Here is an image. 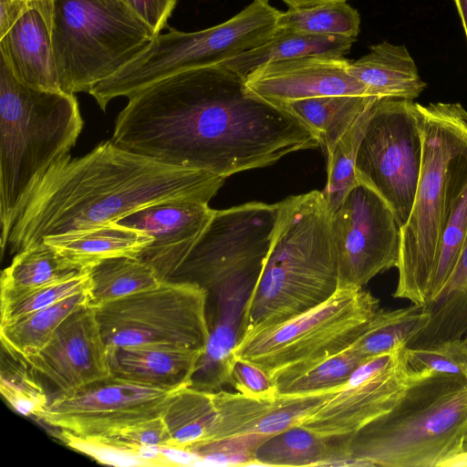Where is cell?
Here are the masks:
<instances>
[{
	"label": "cell",
	"mask_w": 467,
	"mask_h": 467,
	"mask_svg": "<svg viewBox=\"0 0 467 467\" xmlns=\"http://www.w3.org/2000/svg\"><path fill=\"white\" fill-rule=\"evenodd\" d=\"M410 374L399 403L353 436V466L441 467L465 450L467 379Z\"/></svg>",
	"instance_id": "obj_6"
},
{
	"label": "cell",
	"mask_w": 467,
	"mask_h": 467,
	"mask_svg": "<svg viewBox=\"0 0 467 467\" xmlns=\"http://www.w3.org/2000/svg\"><path fill=\"white\" fill-rule=\"evenodd\" d=\"M441 467H467V449L445 462Z\"/></svg>",
	"instance_id": "obj_48"
},
{
	"label": "cell",
	"mask_w": 467,
	"mask_h": 467,
	"mask_svg": "<svg viewBox=\"0 0 467 467\" xmlns=\"http://www.w3.org/2000/svg\"><path fill=\"white\" fill-rule=\"evenodd\" d=\"M379 308V299L363 287H339L322 304L244 336L234 357L262 368L278 390L348 348Z\"/></svg>",
	"instance_id": "obj_7"
},
{
	"label": "cell",
	"mask_w": 467,
	"mask_h": 467,
	"mask_svg": "<svg viewBox=\"0 0 467 467\" xmlns=\"http://www.w3.org/2000/svg\"><path fill=\"white\" fill-rule=\"evenodd\" d=\"M467 39V0H453Z\"/></svg>",
	"instance_id": "obj_49"
},
{
	"label": "cell",
	"mask_w": 467,
	"mask_h": 467,
	"mask_svg": "<svg viewBox=\"0 0 467 467\" xmlns=\"http://www.w3.org/2000/svg\"><path fill=\"white\" fill-rule=\"evenodd\" d=\"M224 180L165 164L106 140L84 156H65L48 170L16 220L6 248L17 254L46 237L118 222L163 202L209 203Z\"/></svg>",
	"instance_id": "obj_2"
},
{
	"label": "cell",
	"mask_w": 467,
	"mask_h": 467,
	"mask_svg": "<svg viewBox=\"0 0 467 467\" xmlns=\"http://www.w3.org/2000/svg\"><path fill=\"white\" fill-rule=\"evenodd\" d=\"M83 271L63 258L46 243L23 250L14 256L1 275V295L42 286L78 275Z\"/></svg>",
	"instance_id": "obj_32"
},
{
	"label": "cell",
	"mask_w": 467,
	"mask_h": 467,
	"mask_svg": "<svg viewBox=\"0 0 467 467\" xmlns=\"http://www.w3.org/2000/svg\"><path fill=\"white\" fill-rule=\"evenodd\" d=\"M60 89L88 93L156 36L121 0H52Z\"/></svg>",
	"instance_id": "obj_9"
},
{
	"label": "cell",
	"mask_w": 467,
	"mask_h": 467,
	"mask_svg": "<svg viewBox=\"0 0 467 467\" xmlns=\"http://www.w3.org/2000/svg\"><path fill=\"white\" fill-rule=\"evenodd\" d=\"M52 15V0H33L26 12L0 36V51L1 58L19 82L36 88L59 91Z\"/></svg>",
	"instance_id": "obj_21"
},
{
	"label": "cell",
	"mask_w": 467,
	"mask_h": 467,
	"mask_svg": "<svg viewBox=\"0 0 467 467\" xmlns=\"http://www.w3.org/2000/svg\"><path fill=\"white\" fill-rule=\"evenodd\" d=\"M348 72L367 87L370 96L413 100L424 90L416 64L405 46L381 42L350 61Z\"/></svg>",
	"instance_id": "obj_24"
},
{
	"label": "cell",
	"mask_w": 467,
	"mask_h": 467,
	"mask_svg": "<svg viewBox=\"0 0 467 467\" xmlns=\"http://www.w3.org/2000/svg\"><path fill=\"white\" fill-rule=\"evenodd\" d=\"M189 386L163 388L111 375L72 392L59 393L37 419L80 436H111L162 415L172 398Z\"/></svg>",
	"instance_id": "obj_13"
},
{
	"label": "cell",
	"mask_w": 467,
	"mask_h": 467,
	"mask_svg": "<svg viewBox=\"0 0 467 467\" xmlns=\"http://www.w3.org/2000/svg\"><path fill=\"white\" fill-rule=\"evenodd\" d=\"M230 385L249 398L270 400L277 395L276 388L262 368L240 358L233 365Z\"/></svg>",
	"instance_id": "obj_43"
},
{
	"label": "cell",
	"mask_w": 467,
	"mask_h": 467,
	"mask_svg": "<svg viewBox=\"0 0 467 467\" xmlns=\"http://www.w3.org/2000/svg\"><path fill=\"white\" fill-rule=\"evenodd\" d=\"M137 446H166L170 440L163 414L123 428L109 436Z\"/></svg>",
	"instance_id": "obj_44"
},
{
	"label": "cell",
	"mask_w": 467,
	"mask_h": 467,
	"mask_svg": "<svg viewBox=\"0 0 467 467\" xmlns=\"http://www.w3.org/2000/svg\"><path fill=\"white\" fill-rule=\"evenodd\" d=\"M276 29L301 34L356 38L360 16L347 1H330L306 7H289L279 12Z\"/></svg>",
	"instance_id": "obj_34"
},
{
	"label": "cell",
	"mask_w": 467,
	"mask_h": 467,
	"mask_svg": "<svg viewBox=\"0 0 467 467\" xmlns=\"http://www.w3.org/2000/svg\"><path fill=\"white\" fill-rule=\"evenodd\" d=\"M128 99L110 140L165 164L226 178L320 147L296 118L220 65L174 74Z\"/></svg>",
	"instance_id": "obj_1"
},
{
	"label": "cell",
	"mask_w": 467,
	"mask_h": 467,
	"mask_svg": "<svg viewBox=\"0 0 467 467\" xmlns=\"http://www.w3.org/2000/svg\"><path fill=\"white\" fill-rule=\"evenodd\" d=\"M429 319L425 305L411 304L392 310L379 308L351 347L368 359L407 346L426 327Z\"/></svg>",
	"instance_id": "obj_31"
},
{
	"label": "cell",
	"mask_w": 467,
	"mask_h": 467,
	"mask_svg": "<svg viewBox=\"0 0 467 467\" xmlns=\"http://www.w3.org/2000/svg\"><path fill=\"white\" fill-rule=\"evenodd\" d=\"M344 57H303L264 64L244 78L254 95L278 105L323 96H370L348 69Z\"/></svg>",
	"instance_id": "obj_17"
},
{
	"label": "cell",
	"mask_w": 467,
	"mask_h": 467,
	"mask_svg": "<svg viewBox=\"0 0 467 467\" xmlns=\"http://www.w3.org/2000/svg\"><path fill=\"white\" fill-rule=\"evenodd\" d=\"M89 271L32 289L1 295L0 326L55 305L73 295L90 291Z\"/></svg>",
	"instance_id": "obj_37"
},
{
	"label": "cell",
	"mask_w": 467,
	"mask_h": 467,
	"mask_svg": "<svg viewBox=\"0 0 467 467\" xmlns=\"http://www.w3.org/2000/svg\"><path fill=\"white\" fill-rule=\"evenodd\" d=\"M288 7H306L330 1L348 0H282Z\"/></svg>",
	"instance_id": "obj_47"
},
{
	"label": "cell",
	"mask_w": 467,
	"mask_h": 467,
	"mask_svg": "<svg viewBox=\"0 0 467 467\" xmlns=\"http://www.w3.org/2000/svg\"><path fill=\"white\" fill-rule=\"evenodd\" d=\"M163 419L170 440L167 447L190 450L209 440L215 420L213 392L186 387L167 406Z\"/></svg>",
	"instance_id": "obj_30"
},
{
	"label": "cell",
	"mask_w": 467,
	"mask_h": 467,
	"mask_svg": "<svg viewBox=\"0 0 467 467\" xmlns=\"http://www.w3.org/2000/svg\"><path fill=\"white\" fill-rule=\"evenodd\" d=\"M430 314L426 327L407 347L419 348L467 334V235L449 280L438 296L425 304Z\"/></svg>",
	"instance_id": "obj_28"
},
{
	"label": "cell",
	"mask_w": 467,
	"mask_h": 467,
	"mask_svg": "<svg viewBox=\"0 0 467 467\" xmlns=\"http://www.w3.org/2000/svg\"><path fill=\"white\" fill-rule=\"evenodd\" d=\"M278 206L264 269L244 308L241 337L298 316L339 288L331 212L322 191L290 196Z\"/></svg>",
	"instance_id": "obj_3"
},
{
	"label": "cell",
	"mask_w": 467,
	"mask_h": 467,
	"mask_svg": "<svg viewBox=\"0 0 467 467\" xmlns=\"http://www.w3.org/2000/svg\"><path fill=\"white\" fill-rule=\"evenodd\" d=\"M331 393L328 390L277 394L274 399L259 400L237 391L213 392L215 420L206 442L247 434L271 436L278 433L298 425Z\"/></svg>",
	"instance_id": "obj_19"
},
{
	"label": "cell",
	"mask_w": 467,
	"mask_h": 467,
	"mask_svg": "<svg viewBox=\"0 0 467 467\" xmlns=\"http://www.w3.org/2000/svg\"><path fill=\"white\" fill-rule=\"evenodd\" d=\"M207 292L197 284L159 285L92 306L107 348L170 344L204 349L210 334Z\"/></svg>",
	"instance_id": "obj_10"
},
{
	"label": "cell",
	"mask_w": 467,
	"mask_h": 467,
	"mask_svg": "<svg viewBox=\"0 0 467 467\" xmlns=\"http://www.w3.org/2000/svg\"><path fill=\"white\" fill-rule=\"evenodd\" d=\"M403 355L406 366L412 374L459 375L467 379V342L463 337L419 348L405 347Z\"/></svg>",
	"instance_id": "obj_38"
},
{
	"label": "cell",
	"mask_w": 467,
	"mask_h": 467,
	"mask_svg": "<svg viewBox=\"0 0 467 467\" xmlns=\"http://www.w3.org/2000/svg\"><path fill=\"white\" fill-rule=\"evenodd\" d=\"M33 0H0V36L26 12Z\"/></svg>",
	"instance_id": "obj_46"
},
{
	"label": "cell",
	"mask_w": 467,
	"mask_h": 467,
	"mask_svg": "<svg viewBox=\"0 0 467 467\" xmlns=\"http://www.w3.org/2000/svg\"><path fill=\"white\" fill-rule=\"evenodd\" d=\"M88 305L89 291H85L0 326L1 347L16 356L34 353L48 341L70 314Z\"/></svg>",
	"instance_id": "obj_29"
},
{
	"label": "cell",
	"mask_w": 467,
	"mask_h": 467,
	"mask_svg": "<svg viewBox=\"0 0 467 467\" xmlns=\"http://www.w3.org/2000/svg\"><path fill=\"white\" fill-rule=\"evenodd\" d=\"M111 375L157 387L191 385L203 349L170 344L107 348Z\"/></svg>",
	"instance_id": "obj_22"
},
{
	"label": "cell",
	"mask_w": 467,
	"mask_h": 467,
	"mask_svg": "<svg viewBox=\"0 0 467 467\" xmlns=\"http://www.w3.org/2000/svg\"><path fill=\"white\" fill-rule=\"evenodd\" d=\"M372 105L326 152L327 155V182L322 192L331 213L337 209L348 193L358 183L355 170L356 160Z\"/></svg>",
	"instance_id": "obj_35"
},
{
	"label": "cell",
	"mask_w": 467,
	"mask_h": 467,
	"mask_svg": "<svg viewBox=\"0 0 467 467\" xmlns=\"http://www.w3.org/2000/svg\"><path fill=\"white\" fill-rule=\"evenodd\" d=\"M405 347L367 359L298 426L326 437H353L389 413L411 380Z\"/></svg>",
	"instance_id": "obj_15"
},
{
	"label": "cell",
	"mask_w": 467,
	"mask_h": 467,
	"mask_svg": "<svg viewBox=\"0 0 467 467\" xmlns=\"http://www.w3.org/2000/svg\"><path fill=\"white\" fill-rule=\"evenodd\" d=\"M279 10L254 0L230 19L194 32L158 34L136 57L88 92L102 110L113 99L130 98L174 74L218 65L259 46L277 31Z\"/></svg>",
	"instance_id": "obj_8"
},
{
	"label": "cell",
	"mask_w": 467,
	"mask_h": 467,
	"mask_svg": "<svg viewBox=\"0 0 467 467\" xmlns=\"http://www.w3.org/2000/svg\"><path fill=\"white\" fill-rule=\"evenodd\" d=\"M152 242L142 231L117 222L93 228L48 236L42 243L52 246L58 254L83 271L112 257H137Z\"/></svg>",
	"instance_id": "obj_25"
},
{
	"label": "cell",
	"mask_w": 467,
	"mask_h": 467,
	"mask_svg": "<svg viewBox=\"0 0 467 467\" xmlns=\"http://www.w3.org/2000/svg\"><path fill=\"white\" fill-rule=\"evenodd\" d=\"M215 210L208 202L174 200L137 210L117 223L152 238L137 256L162 280H170L210 223Z\"/></svg>",
	"instance_id": "obj_18"
},
{
	"label": "cell",
	"mask_w": 467,
	"mask_h": 467,
	"mask_svg": "<svg viewBox=\"0 0 467 467\" xmlns=\"http://www.w3.org/2000/svg\"><path fill=\"white\" fill-rule=\"evenodd\" d=\"M83 119L74 94L19 82L0 58V244L31 192L75 146Z\"/></svg>",
	"instance_id": "obj_5"
},
{
	"label": "cell",
	"mask_w": 467,
	"mask_h": 467,
	"mask_svg": "<svg viewBox=\"0 0 467 467\" xmlns=\"http://www.w3.org/2000/svg\"><path fill=\"white\" fill-rule=\"evenodd\" d=\"M465 449H467V434H466V437H465Z\"/></svg>",
	"instance_id": "obj_50"
},
{
	"label": "cell",
	"mask_w": 467,
	"mask_h": 467,
	"mask_svg": "<svg viewBox=\"0 0 467 467\" xmlns=\"http://www.w3.org/2000/svg\"><path fill=\"white\" fill-rule=\"evenodd\" d=\"M265 1H268L269 2V0H265Z\"/></svg>",
	"instance_id": "obj_52"
},
{
	"label": "cell",
	"mask_w": 467,
	"mask_h": 467,
	"mask_svg": "<svg viewBox=\"0 0 467 467\" xmlns=\"http://www.w3.org/2000/svg\"><path fill=\"white\" fill-rule=\"evenodd\" d=\"M256 284V280L234 282L208 297L210 334L192 378V388L217 392L230 385L244 308Z\"/></svg>",
	"instance_id": "obj_20"
},
{
	"label": "cell",
	"mask_w": 467,
	"mask_h": 467,
	"mask_svg": "<svg viewBox=\"0 0 467 467\" xmlns=\"http://www.w3.org/2000/svg\"><path fill=\"white\" fill-rule=\"evenodd\" d=\"M88 271L92 306L155 287L162 282L150 265L133 256L109 258Z\"/></svg>",
	"instance_id": "obj_33"
},
{
	"label": "cell",
	"mask_w": 467,
	"mask_h": 467,
	"mask_svg": "<svg viewBox=\"0 0 467 467\" xmlns=\"http://www.w3.org/2000/svg\"><path fill=\"white\" fill-rule=\"evenodd\" d=\"M466 235L467 187L459 198L443 233L430 283L428 302L438 296L449 280L462 254Z\"/></svg>",
	"instance_id": "obj_40"
},
{
	"label": "cell",
	"mask_w": 467,
	"mask_h": 467,
	"mask_svg": "<svg viewBox=\"0 0 467 467\" xmlns=\"http://www.w3.org/2000/svg\"><path fill=\"white\" fill-rule=\"evenodd\" d=\"M338 256L339 287H363L397 267L400 225L387 202L358 182L331 213Z\"/></svg>",
	"instance_id": "obj_14"
},
{
	"label": "cell",
	"mask_w": 467,
	"mask_h": 467,
	"mask_svg": "<svg viewBox=\"0 0 467 467\" xmlns=\"http://www.w3.org/2000/svg\"><path fill=\"white\" fill-rule=\"evenodd\" d=\"M377 99L373 96H323L276 106L305 125L327 152Z\"/></svg>",
	"instance_id": "obj_27"
},
{
	"label": "cell",
	"mask_w": 467,
	"mask_h": 467,
	"mask_svg": "<svg viewBox=\"0 0 467 467\" xmlns=\"http://www.w3.org/2000/svg\"><path fill=\"white\" fill-rule=\"evenodd\" d=\"M16 357L59 393L111 376L108 349L91 305L70 314L40 349Z\"/></svg>",
	"instance_id": "obj_16"
},
{
	"label": "cell",
	"mask_w": 467,
	"mask_h": 467,
	"mask_svg": "<svg viewBox=\"0 0 467 467\" xmlns=\"http://www.w3.org/2000/svg\"><path fill=\"white\" fill-rule=\"evenodd\" d=\"M356 38L320 36L277 30L265 43L228 58L218 65L245 78L256 67L274 61L303 57H344Z\"/></svg>",
	"instance_id": "obj_26"
},
{
	"label": "cell",
	"mask_w": 467,
	"mask_h": 467,
	"mask_svg": "<svg viewBox=\"0 0 467 467\" xmlns=\"http://www.w3.org/2000/svg\"><path fill=\"white\" fill-rule=\"evenodd\" d=\"M353 437H326L302 426L268 436L254 452V465L353 466Z\"/></svg>",
	"instance_id": "obj_23"
},
{
	"label": "cell",
	"mask_w": 467,
	"mask_h": 467,
	"mask_svg": "<svg viewBox=\"0 0 467 467\" xmlns=\"http://www.w3.org/2000/svg\"><path fill=\"white\" fill-rule=\"evenodd\" d=\"M268 436L247 434L209 441L190 449L201 462L223 465H254V452Z\"/></svg>",
	"instance_id": "obj_42"
},
{
	"label": "cell",
	"mask_w": 467,
	"mask_h": 467,
	"mask_svg": "<svg viewBox=\"0 0 467 467\" xmlns=\"http://www.w3.org/2000/svg\"><path fill=\"white\" fill-rule=\"evenodd\" d=\"M463 338H464V339L466 340V342H467V334H466V336H465Z\"/></svg>",
	"instance_id": "obj_51"
},
{
	"label": "cell",
	"mask_w": 467,
	"mask_h": 467,
	"mask_svg": "<svg viewBox=\"0 0 467 467\" xmlns=\"http://www.w3.org/2000/svg\"><path fill=\"white\" fill-rule=\"evenodd\" d=\"M422 153L409 218L400 227L393 297L428 302L441 241L467 187V109L460 103L415 104Z\"/></svg>",
	"instance_id": "obj_4"
},
{
	"label": "cell",
	"mask_w": 467,
	"mask_h": 467,
	"mask_svg": "<svg viewBox=\"0 0 467 467\" xmlns=\"http://www.w3.org/2000/svg\"><path fill=\"white\" fill-rule=\"evenodd\" d=\"M155 35L167 26L177 0H121Z\"/></svg>",
	"instance_id": "obj_45"
},
{
	"label": "cell",
	"mask_w": 467,
	"mask_h": 467,
	"mask_svg": "<svg viewBox=\"0 0 467 467\" xmlns=\"http://www.w3.org/2000/svg\"><path fill=\"white\" fill-rule=\"evenodd\" d=\"M1 350L0 391L18 413L36 419L49 403L35 372L18 357Z\"/></svg>",
	"instance_id": "obj_36"
},
{
	"label": "cell",
	"mask_w": 467,
	"mask_h": 467,
	"mask_svg": "<svg viewBox=\"0 0 467 467\" xmlns=\"http://www.w3.org/2000/svg\"><path fill=\"white\" fill-rule=\"evenodd\" d=\"M366 360L350 345L281 387L277 394H306L337 389Z\"/></svg>",
	"instance_id": "obj_39"
},
{
	"label": "cell",
	"mask_w": 467,
	"mask_h": 467,
	"mask_svg": "<svg viewBox=\"0 0 467 467\" xmlns=\"http://www.w3.org/2000/svg\"><path fill=\"white\" fill-rule=\"evenodd\" d=\"M278 208V202H252L215 210L170 280L197 284L208 297L234 282L258 281L270 249Z\"/></svg>",
	"instance_id": "obj_11"
},
{
	"label": "cell",
	"mask_w": 467,
	"mask_h": 467,
	"mask_svg": "<svg viewBox=\"0 0 467 467\" xmlns=\"http://www.w3.org/2000/svg\"><path fill=\"white\" fill-rule=\"evenodd\" d=\"M413 100L379 98L373 103L356 160V176L390 207L400 227L410 213L421 163Z\"/></svg>",
	"instance_id": "obj_12"
},
{
	"label": "cell",
	"mask_w": 467,
	"mask_h": 467,
	"mask_svg": "<svg viewBox=\"0 0 467 467\" xmlns=\"http://www.w3.org/2000/svg\"><path fill=\"white\" fill-rule=\"evenodd\" d=\"M57 437L70 449L102 464L118 467H150L141 456L140 446L115 437L80 436L64 430H58Z\"/></svg>",
	"instance_id": "obj_41"
}]
</instances>
